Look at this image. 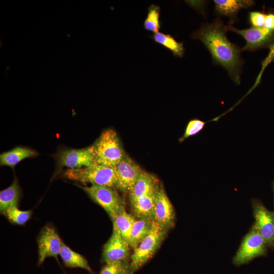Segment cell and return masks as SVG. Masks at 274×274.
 I'll return each instance as SVG.
<instances>
[{"mask_svg":"<svg viewBox=\"0 0 274 274\" xmlns=\"http://www.w3.org/2000/svg\"><path fill=\"white\" fill-rule=\"evenodd\" d=\"M153 221L166 231L173 228L175 224L174 207L164 189L160 186L157 191Z\"/></svg>","mask_w":274,"mask_h":274,"instance_id":"cell-12","label":"cell"},{"mask_svg":"<svg viewBox=\"0 0 274 274\" xmlns=\"http://www.w3.org/2000/svg\"><path fill=\"white\" fill-rule=\"evenodd\" d=\"M63 177L83 184L108 186L116 189L117 177L114 167L95 163L77 169H67Z\"/></svg>","mask_w":274,"mask_h":274,"instance_id":"cell-2","label":"cell"},{"mask_svg":"<svg viewBox=\"0 0 274 274\" xmlns=\"http://www.w3.org/2000/svg\"><path fill=\"white\" fill-rule=\"evenodd\" d=\"M92 145L97 164L115 168L126 155L117 133L112 129L104 131Z\"/></svg>","mask_w":274,"mask_h":274,"instance_id":"cell-3","label":"cell"},{"mask_svg":"<svg viewBox=\"0 0 274 274\" xmlns=\"http://www.w3.org/2000/svg\"><path fill=\"white\" fill-rule=\"evenodd\" d=\"M32 214L31 210L22 211L19 209L17 206L8 209L4 215L12 223L22 225L30 219Z\"/></svg>","mask_w":274,"mask_h":274,"instance_id":"cell-24","label":"cell"},{"mask_svg":"<svg viewBox=\"0 0 274 274\" xmlns=\"http://www.w3.org/2000/svg\"><path fill=\"white\" fill-rule=\"evenodd\" d=\"M214 2L216 11L227 16H234L241 9L250 7L253 4L252 1L244 0H215Z\"/></svg>","mask_w":274,"mask_h":274,"instance_id":"cell-20","label":"cell"},{"mask_svg":"<svg viewBox=\"0 0 274 274\" xmlns=\"http://www.w3.org/2000/svg\"><path fill=\"white\" fill-rule=\"evenodd\" d=\"M150 37L155 42L170 50L175 56H183L185 51L183 43L177 42L169 34L158 32Z\"/></svg>","mask_w":274,"mask_h":274,"instance_id":"cell-22","label":"cell"},{"mask_svg":"<svg viewBox=\"0 0 274 274\" xmlns=\"http://www.w3.org/2000/svg\"><path fill=\"white\" fill-rule=\"evenodd\" d=\"M58 170L64 167L77 169L96 163L92 145L81 149H64L55 155Z\"/></svg>","mask_w":274,"mask_h":274,"instance_id":"cell-7","label":"cell"},{"mask_svg":"<svg viewBox=\"0 0 274 274\" xmlns=\"http://www.w3.org/2000/svg\"><path fill=\"white\" fill-rule=\"evenodd\" d=\"M130 248L129 243L113 227L111 236L104 247L102 260L106 263L126 261Z\"/></svg>","mask_w":274,"mask_h":274,"instance_id":"cell-13","label":"cell"},{"mask_svg":"<svg viewBox=\"0 0 274 274\" xmlns=\"http://www.w3.org/2000/svg\"><path fill=\"white\" fill-rule=\"evenodd\" d=\"M227 26L216 19L211 23L203 24L192 33L191 37L200 40L211 53L214 62L225 67L231 79L239 84L243 63L241 50L227 39Z\"/></svg>","mask_w":274,"mask_h":274,"instance_id":"cell-1","label":"cell"},{"mask_svg":"<svg viewBox=\"0 0 274 274\" xmlns=\"http://www.w3.org/2000/svg\"><path fill=\"white\" fill-rule=\"evenodd\" d=\"M274 31V14L269 13L266 15L264 26Z\"/></svg>","mask_w":274,"mask_h":274,"instance_id":"cell-28","label":"cell"},{"mask_svg":"<svg viewBox=\"0 0 274 274\" xmlns=\"http://www.w3.org/2000/svg\"><path fill=\"white\" fill-rule=\"evenodd\" d=\"M255 222L252 227L264 239L267 245L274 246V212L267 209L260 202L252 201Z\"/></svg>","mask_w":274,"mask_h":274,"instance_id":"cell-9","label":"cell"},{"mask_svg":"<svg viewBox=\"0 0 274 274\" xmlns=\"http://www.w3.org/2000/svg\"><path fill=\"white\" fill-rule=\"evenodd\" d=\"M154 221L149 219H138L132 228L129 245L131 248H135L151 231Z\"/></svg>","mask_w":274,"mask_h":274,"instance_id":"cell-19","label":"cell"},{"mask_svg":"<svg viewBox=\"0 0 274 274\" xmlns=\"http://www.w3.org/2000/svg\"><path fill=\"white\" fill-rule=\"evenodd\" d=\"M133 272L131 270V268L129 266L128 268H127L125 270H124L122 273L121 274H133Z\"/></svg>","mask_w":274,"mask_h":274,"instance_id":"cell-29","label":"cell"},{"mask_svg":"<svg viewBox=\"0 0 274 274\" xmlns=\"http://www.w3.org/2000/svg\"><path fill=\"white\" fill-rule=\"evenodd\" d=\"M273 194H274V185H273Z\"/></svg>","mask_w":274,"mask_h":274,"instance_id":"cell-30","label":"cell"},{"mask_svg":"<svg viewBox=\"0 0 274 274\" xmlns=\"http://www.w3.org/2000/svg\"><path fill=\"white\" fill-rule=\"evenodd\" d=\"M227 29L236 32L245 39L246 44L242 49L243 50L254 51L268 47L274 43V31L265 27L252 26L247 29H238L229 24Z\"/></svg>","mask_w":274,"mask_h":274,"instance_id":"cell-8","label":"cell"},{"mask_svg":"<svg viewBox=\"0 0 274 274\" xmlns=\"http://www.w3.org/2000/svg\"><path fill=\"white\" fill-rule=\"evenodd\" d=\"M206 123L199 119L191 120L187 124L184 133L180 139V142H183L188 138L195 135L199 132L204 127Z\"/></svg>","mask_w":274,"mask_h":274,"instance_id":"cell-26","label":"cell"},{"mask_svg":"<svg viewBox=\"0 0 274 274\" xmlns=\"http://www.w3.org/2000/svg\"><path fill=\"white\" fill-rule=\"evenodd\" d=\"M159 186L157 179L144 170L129 192L130 203L140 197L154 192Z\"/></svg>","mask_w":274,"mask_h":274,"instance_id":"cell-14","label":"cell"},{"mask_svg":"<svg viewBox=\"0 0 274 274\" xmlns=\"http://www.w3.org/2000/svg\"><path fill=\"white\" fill-rule=\"evenodd\" d=\"M59 256L65 266L70 268H81L89 272H92L86 258L80 254L70 249L63 242Z\"/></svg>","mask_w":274,"mask_h":274,"instance_id":"cell-17","label":"cell"},{"mask_svg":"<svg viewBox=\"0 0 274 274\" xmlns=\"http://www.w3.org/2000/svg\"><path fill=\"white\" fill-rule=\"evenodd\" d=\"M129 266L127 260L106 263L99 274H121Z\"/></svg>","mask_w":274,"mask_h":274,"instance_id":"cell-25","label":"cell"},{"mask_svg":"<svg viewBox=\"0 0 274 274\" xmlns=\"http://www.w3.org/2000/svg\"><path fill=\"white\" fill-rule=\"evenodd\" d=\"M117 177L116 189L129 192L144 170L126 154L115 167Z\"/></svg>","mask_w":274,"mask_h":274,"instance_id":"cell-11","label":"cell"},{"mask_svg":"<svg viewBox=\"0 0 274 274\" xmlns=\"http://www.w3.org/2000/svg\"><path fill=\"white\" fill-rule=\"evenodd\" d=\"M21 196V190L16 179L6 189L0 192V212L4 215L9 208L17 206Z\"/></svg>","mask_w":274,"mask_h":274,"instance_id":"cell-18","label":"cell"},{"mask_svg":"<svg viewBox=\"0 0 274 274\" xmlns=\"http://www.w3.org/2000/svg\"><path fill=\"white\" fill-rule=\"evenodd\" d=\"M78 186L104 209L111 220L120 212L125 210L124 201L116 188L97 185Z\"/></svg>","mask_w":274,"mask_h":274,"instance_id":"cell-5","label":"cell"},{"mask_svg":"<svg viewBox=\"0 0 274 274\" xmlns=\"http://www.w3.org/2000/svg\"><path fill=\"white\" fill-rule=\"evenodd\" d=\"M267 245L263 237L252 227L243 239L233 258V263L241 265L263 255Z\"/></svg>","mask_w":274,"mask_h":274,"instance_id":"cell-6","label":"cell"},{"mask_svg":"<svg viewBox=\"0 0 274 274\" xmlns=\"http://www.w3.org/2000/svg\"><path fill=\"white\" fill-rule=\"evenodd\" d=\"M266 15L260 12H250L249 19L252 26L256 27H264Z\"/></svg>","mask_w":274,"mask_h":274,"instance_id":"cell-27","label":"cell"},{"mask_svg":"<svg viewBox=\"0 0 274 274\" xmlns=\"http://www.w3.org/2000/svg\"><path fill=\"white\" fill-rule=\"evenodd\" d=\"M160 8L155 4H152L148 8L147 17L144 22V29L147 31L156 33L161 28Z\"/></svg>","mask_w":274,"mask_h":274,"instance_id":"cell-23","label":"cell"},{"mask_svg":"<svg viewBox=\"0 0 274 274\" xmlns=\"http://www.w3.org/2000/svg\"><path fill=\"white\" fill-rule=\"evenodd\" d=\"M157 190L153 193L138 198L130 203L133 212L138 219H149L153 220Z\"/></svg>","mask_w":274,"mask_h":274,"instance_id":"cell-16","label":"cell"},{"mask_svg":"<svg viewBox=\"0 0 274 274\" xmlns=\"http://www.w3.org/2000/svg\"><path fill=\"white\" fill-rule=\"evenodd\" d=\"M62 243L58 234L52 226H44L38 239V265L42 264L47 257H54L57 260Z\"/></svg>","mask_w":274,"mask_h":274,"instance_id":"cell-10","label":"cell"},{"mask_svg":"<svg viewBox=\"0 0 274 274\" xmlns=\"http://www.w3.org/2000/svg\"><path fill=\"white\" fill-rule=\"evenodd\" d=\"M38 155L36 150L26 147L17 146L0 155V164L14 168L23 160Z\"/></svg>","mask_w":274,"mask_h":274,"instance_id":"cell-15","label":"cell"},{"mask_svg":"<svg viewBox=\"0 0 274 274\" xmlns=\"http://www.w3.org/2000/svg\"><path fill=\"white\" fill-rule=\"evenodd\" d=\"M135 220V218L127 213L125 210L120 212L112 220L113 227L117 229L129 244L132 228Z\"/></svg>","mask_w":274,"mask_h":274,"instance_id":"cell-21","label":"cell"},{"mask_svg":"<svg viewBox=\"0 0 274 274\" xmlns=\"http://www.w3.org/2000/svg\"><path fill=\"white\" fill-rule=\"evenodd\" d=\"M166 233L157 223L154 222L150 233L134 249L130 256L129 267L133 273L152 258L164 239Z\"/></svg>","mask_w":274,"mask_h":274,"instance_id":"cell-4","label":"cell"}]
</instances>
